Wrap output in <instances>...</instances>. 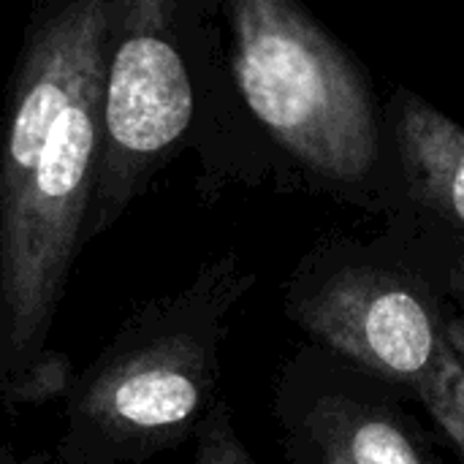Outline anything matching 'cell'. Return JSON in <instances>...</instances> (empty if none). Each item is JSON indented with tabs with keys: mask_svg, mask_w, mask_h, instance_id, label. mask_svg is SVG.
<instances>
[{
	"mask_svg": "<svg viewBox=\"0 0 464 464\" xmlns=\"http://www.w3.org/2000/svg\"><path fill=\"white\" fill-rule=\"evenodd\" d=\"M291 464H443L408 397L304 343L275 381Z\"/></svg>",
	"mask_w": 464,
	"mask_h": 464,
	"instance_id": "cell-6",
	"label": "cell"
},
{
	"mask_svg": "<svg viewBox=\"0 0 464 464\" xmlns=\"http://www.w3.org/2000/svg\"><path fill=\"white\" fill-rule=\"evenodd\" d=\"M196 464H258L239 438L228 405L220 400L196 432Z\"/></svg>",
	"mask_w": 464,
	"mask_h": 464,
	"instance_id": "cell-9",
	"label": "cell"
},
{
	"mask_svg": "<svg viewBox=\"0 0 464 464\" xmlns=\"http://www.w3.org/2000/svg\"><path fill=\"white\" fill-rule=\"evenodd\" d=\"M253 285L228 253L144 304L71 392L60 464H133L196 435L218 405L228 318Z\"/></svg>",
	"mask_w": 464,
	"mask_h": 464,
	"instance_id": "cell-3",
	"label": "cell"
},
{
	"mask_svg": "<svg viewBox=\"0 0 464 464\" xmlns=\"http://www.w3.org/2000/svg\"><path fill=\"white\" fill-rule=\"evenodd\" d=\"M5 464H46V462H41V459H27V462H5Z\"/></svg>",
	"mask_w": 464,
	"mask_h": 464,
	"instance_id": "cell-11",
	"label": "cell"
},
{
	"mask_svg": "<svg viewBox=\"0 0 464 464\" xmlns=\"http://www.w3.org/2000/svg\"><path fill=\"white\" fill-rule=\"evenodd\" d=\"M177 14L179 5L169 0H111L98 174L84 242L114 226L193 128L198 79Z\"/></svg>",
	"mask_w": 464,
	"mask_h": 464,
	"instance_id": "cell-5",
	"label": "cell"
},
{
	"mask_svg": "<svg viewBox=\"0 0 464 464\" xmlns=\"http://www.w3.org/2000/svg\"><path fill=\"white\" fill-rule=\"evenodd\" d=\"M228 73L285 190L386 220L394 152L364 60L294 0H231Z\"/></svg>",
	"mask_w": 464,
	"mask_h": 464,
	"instance_id": "cell-2",
	"label": "cell"
},
{
	"mask_svg": "<svg viewBox=\"0 0 464 464\" xmlns=\"http://www.w3.org/2000/svg\"><path fill=\"white\" fill-rule=\"evenodd\" d=\"M283 310L307 343L413 402L449 345V272L383 228L329 234L294 266Z\"/></svg>",
	"mask_w": 464,
	"mask_h": 464,
	"instance_id": "cell-4",
	"label": "cell"
},
{
	"mask_svg": "<svg viewBox=\"0 0 464 464\" xmlns=\"http://www.w3.org/2000/svg\"><path fill=\"white\" fill-rule=\"evenodd\" d=\"M413 402L427 411L459 464H464V353L451 343L416 386Z\"/></svg>",
	"mask_w": 464,
	"mask_h": 464,
	"instance_id": "cell-8",
	"label": "cell"
},
{
	"mask_svg": "<svg viewBox=\"0 0 464 464\" xmlns=\"http://www.w3.org/2000/svg\"><path fill=\"white\" fill-rule=\"evenodd\" d=\"M394 198L383 231L451 272L464 261V125L411 87L386 98Z\"/></svg>",
	"mask_w": 464,
	"mask_h": 464,
	"instance_id": "cell-7",
	"label": "cell"
},
{
	"mask_svg": "<svg viewBox=\"0 0 464 464\" xmlns=\"http://www.w3.org/2000/svg\"><path fill=\"white\" fill-rule=\"evenodd\" d=\"M449 299H451V318L446 326V337L459 353H464V261L454 264L449 272Z\"/></svg>",
	"mask_w": 464,
	"mask_h": 464,
	"instance_id": "cell-10",
	"label": "cell"
},
{
	"mask_svg": "<svg viewBox=\"0 0 464 464\" xmlns=\"http://www.w3.org/2000/svg\"><path fill=\"white\" fill-rule=\"evenodd\" d=\"M111 0L41 11L24 38L0 133V392L35 402L68 389L49 334L87 231Z\"/></svg>",
	"mask_w": 464,
	"mask_h": 464,
	"instance_id": "cell-1",
	"label": "cell"
}]
</instances>
